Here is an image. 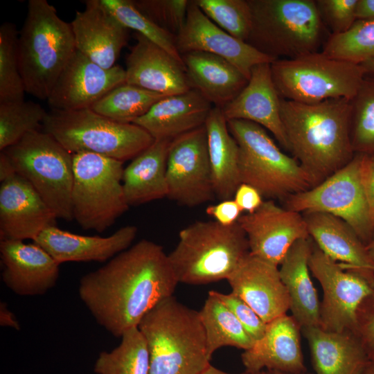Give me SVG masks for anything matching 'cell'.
Instances as JSON below:
<instances>
[{"label":"cell","instance_id":"obj_1","mask_svg":"<svg viewBox=\"0 0 374 374\" xmlns=\"http://www.w3.org/2000/svg\"><path fill=\"white\" fill-rule=\"evenodd\" d=\"M178 283L168 254L161 245L143 239L84 275L78 294L96 321L121 337L172 296Z\"/></svg>","mask_w":374,"mask_h":374},{"label":"cell","instance_id":"obj_2","mask_svg":"<svg viewBox=\"0 0 374 374\" xmlns=\"http://www.w3.org/2000/svg\"><path fill=\"white\" fill-rule=\"evenodd\" d=\"M280 117L289 152L314 186L355 156L350 139V100L339 98L308 104L280 98Z\"/></svg>","mask_w":374,"mask_h":374},{"label":"cell","instance_id":"obj_3","mask_svg":"<svg viewBox=\"0 0 374 374\" xmlns=\"http://www.w3.org/2000/svg\"><path fill=\"white\" fill-rule=\"evenodd\" d=\"M138 328L150 353V374H201L211 364L199 311L168 297L151 309Z\"/></svg>","mask_w":374,"mask_h":374},{"label":"cell","instance_id":"obj_4","mask_svg":"<svg viewBox=\"0 0 374 374\" xmlns=\"http://www.w3.org/2000/svg\"><path fill=\"white\" fill-rule=\"evenodd\" d=\"M17 51L26 92L47 100L76 51L71 23L62 19L46 0H29Z\"/></svg>","mask_w":374,"mask_h":374},{"label":"cell","instance_id":"obj_5","mask_svg":"<svg viewBox=\"0 0 374 374\" xmlns=\"http://www.w3.org/2000/svg\"><path fill=\"white\" fill-rule=\"evenodd\" d=\"M251 28L246 41L274 60L317 52L328 32L314 0H247Z\"/></svg>","mask_w":374,"mask_h":374},{"label":"cell","instance_id":"obj_6","mask_svg":"<svg viewBox=\"0 0 374 374\" xmlns=\"http://www.w3.org/2000/svg\"><path fill=\"white\" fill-rule=\"evenodd\" d=\"M249 253L247 235L238 222L195 221L179 232L168 254L179 283L204 285L228 279Z\"/></svg>","mask_w":374,"mask_h":374},{"label":"cell","instance_id":"obj_7","mask_svg":"<svg viewBox=\"0 0 374 374\" xmlns=\"http://www.w3.org/2000/svg\"><path fill=\"white\" fill-rule=\"evenodd\" d=\"M227 125L239 148L241 183L254 187L266 199L283 202L314 187L298 161L283 152L264 127L245 120L227 121Z\"/></svg>","mask_w":374,"mask_h":374},{"label":"cell","instance_id":"obj_8","mask_svg":"<svg viewBox=\"0 0 374 374\" xmlns=\"http://www.w3.org/2000/svg\"><path fill=\"white\" fill-rule=\"evenodd\" d=\"M42 127L71 154L91 152L123 162L135 158L154 141L141 127L112 121L91 109H51Z\"/></svg>","mask_w":374,"mask_h":374},{"label":"cell","instance_id":"obj_9","mask_svg":"<svg viewBox=\"0 0 374 374\" xmlns=\"http://www.w3.org/2000/svg\"><path fill=\"white\" fill-rule=\"evenodd\" d=\"M270 66L280 97L308 104L339 98L352 100L366 74L360 64L322 51L276 60Z\"/></svg>","mask_w":374,"mask_h":374},{"label":"cell","instance_id":"obj_10","mask_svg":"<svg viewBox=\"0 0 374 374\" xmlns=\"http://www.w3.org/2000/svg\"><path fill=\"white\" fill-rule=\"evenodd\" d=\"M3 152L15 173L35 189L57 218L73 220V154L44 131L26 134Z\"/></svg>","mask_w":374,"mask_h":374},{"label":"cell","instance_id":"obj_11","mask_svg":"<svg viewBox=\"0 0 374 374\" xmlns=\"http://www.w3.org/2000/svg\"><path fill=\"white\" fill-rule=\"evenodd\" d=\"M73 154V220L103 233L130 207L123 187V161L91 152Z\"/></svg>","mask_w":374,"mask_h":374},{"label":"cell","instance_id":"obj_12","mask_svg":"<svg viewBox=\"0 0 374 374\" xmlns=\"http://www.w3.org/2000/svg\"><path fill=\"white\" fill-rule=\"evenodd\" d=\"M363 154L352 160L319 184L291 195L284 207L300 213L323 212L348 223L365 245L374 231V211L368 199L362 175Z\"/></svg>","mask_w":374,"mask_h":374},{"label":"cell","instance_id":"obj_13","mask_svg":"<svg viewBox=\"0 0 374 374\" xmlns=\"http://www.w3.org/2000/svg\"><path fill=\"white\" fill-rule=\"evenodd\" d=\"M309 268L323 290L320 327L327 331L355 333L357 309L374 288L359 274L344 269L314 242Z\"/></svg>","mask_w":374,"mask_h":374},{"label":"cell","instance_id":"obj_14","mask_svg":"<svg viewBox=\"0 0 374 374\" xmlns=\"http://www.w3.org/2000/svg\"><path fill=\"white\" fill-rule=\"evenodd\" d=\"M167 197L194 207L215 198L205 125L172 140L169 148Z\"/></svg>","mask_w":374,"mask_h":374},{"label":"cell","instance_id":"obj_15","mask_svg":"<svg viewBox=\"0 0 374 374\" xmlns=\"http://www.w3.org/2000/svg\"><path fill=\"white\" fill-rule=\"evenodd\" d=\"M238 222L244 231L249 253L278 266L298 240L309 237L302 213L264 200L253 213L241 215Z\"/></svg>","mask_w":374,"mask_h":374},{"label":"cell","instance_id":"obj_16","mask_svg":"<svg viewBox=\"0 0 374 374\" xmlns=\"http://www.w3.org/2000/svg\"><path fill=\"white\" fill-rule=\"evenodd\" d=\"M125 82V70L121 66L105 69L76 50L47 101L53 109H90L109 91Z\"/></svg>","mask_w":374,"mask_h":374},{"label":"cell","instance_id":"obj_17","mask_svg":"<svg viewBox=\"0 0 374 374\" xmlns=\"http://www.w3.org/2000/svg\"><path fill=\"white\" fill-rule=\"evenodd\" d=\"M176 45L181 56L190 51H202L223 57L248 80L254 66L275 61L222 30L206 16L194 1L189 2L185 23L176 36Z\"/></svg>","mask_w":374,"mask_h":374},{"label":"cell","instance_id":"obj_18","mask_svg":"<svg viewBox=\"0 0 374 374\" xmlns=\"http://www.w3.org/2000/svg\"><path fill=\"white\" fill-rule=\"evenodd\" d=\"M57 217L24 177L15 173L1 181V240H32L55 226Z\"/></svg>","mask_w":374,"mask_h":374},{"label":"cell","instance_id":"obj_19","mask_svg":"<svg viewBox=\"0 0 374 374\" xmlns=\"http://www.w3.org/2000/svg\"><path fill=\"white\" fill-rule=\"evenodd\" d=\"M231 292L267 323L287 314L290 302L277 265L249 253L227 279Z\"/></svg>","mask_w":374,"mask_h":374},{"label":"cell","instance_id":"obj_20","mask_svg":"<svg viewBox=\"0 0 374 374\" xmlns=\"http://www.w3.org/2000/svg\"><path fill=\"white\" fill-rule=\"evenodd\" d=\"M1 278L19 296H37L53 288L60 275V264L35 242L1 240Z\"/></svg>","mask_w":374,"mask_h":374},{"label":"cell","instance_id":"obj_21","mask_svg":"<svg viewBox=\"0 0 374 374\" xmlns=\"http://www.w3.org/2000/svg\"><path fill=\"white\" fill-rule=\"evenodd\" d=\"M71 22L76 50L105 69L115 66L127 42L128 29L101 0H87Z\"/></svg>","mask_w":374,"mask_h":374},{"label":"cell","instance_id":"obj_22","mask_svg":"<svg viewBox=\"0 0 374 374\" xmlns=\"http://www.w3.org/2000/svg\"><path fill=\"white\" fill-rule=\"evenodd\" d=\"M135 38L126 57V83L165 96L191 89L183 62L137 33Z\"/></svg>","mask_w":374,"mask_h":374},{"label":"cell","instance_id":"obj_23","mask_svg":"<svg viewBox=\"0 0 374 374\" xmlns=\"http://www.w3.org/2000/svg\"><path fill=\"white\" fill-rule=\"evenodd\" d=\"M270 64L254 66L246 87L222 110L226 121H249L269 130L279 145L289 151L280 117V97L272 79Z\"/></svg>","mask_w":374,"mask_h":374},{"label":"cell","instance_id":"obj_24","mask_svg":"<svg viewBox=\"0 0 374 374\" xmlns=\"http://www.w3.org/2000/svg\"><path fill=\"white\" fill-rule=\"evenodd\" d=\"M301 332L299 324L287 314L268 323L263 337L241 355L246 371L257 373L267 369L287 374L305 373Z\"/></svg>","mask_w":374,"mask_h":374},{"label":"cell","instance_id":"obj_25","mask_svg":"<svg viewBox=\"0 0 374 374\" xmlns=\"http://www.w3.org/2000/svg\"><path fill=\"white\" fill-rule=\"evenodd\" d=\"M309 236L330 258L341 267L364 277L374 288V262L365 244L344 220L323 212L302 213Z\"/></svg>","mask_w":374,"mask_h":374},{"label":"cell","instance_id":"obj_26","mask_svg":"<svg viewBox=\"0 0 374 374\" xmlns=\"http://www.w3.org/2000/svg\"><path fill=\"white\" fill-rule=\"evenodd\" d=\"M138 229L123 226L107 237L82 235L56 226L45 229L33 241L60 265L66 262H105L131 247Z\"/></svg>","mask_w":374,"mask_h":374},{"label":"cell","instance_id":"obj_27","mask_svg":"<svg viewBox=\"0 0 374 374\" xmlns=\"http://www.w3.org/2000/svg\"><path fill=\"white\" fill-rule=\"evenodd\" d=\"M213 107L197 90L168 96L156 103L143 116L133 122L154 140H173L205 125Z\"/></svg>","mask_w":374,"mask_h":374},{"label":"cell","instance_id":"obj_28","mask_svg":"<svg viewBox=\"0 0 374 374\" xmlns=\"http://www.w3.org/2000/svg\"><path fill=\"white\" fill-rule=\"evenodd\" d=\"M313 246L310 236L298 240L280 264V276L290 298V310L301 328L320 326V302L309 268Z\"/></svg>","mask_w":374,"mask_h":374},{"label":"cell","instance_id":"obj_29","mask_svg":"<svg viewBox=\"0 0 374 374\" xmlns=\"http://www.w3.org/2000/svg\"><path fill=\"white\" fill-rule=\"evenodd\" d=\"M301 332L316 374H361L370 360L353 332L327 331L320 326L303 327Z\"/></svg>","mask_w":374,"mask_h":374},{"label":"cell","instance_id":"obj_30","mask_svg":"<svg viewBox=\"0 0 374 374\" xmlns=\"http://www.w3.org/2000/svg\"><path fill=\"white\" fill-rule=\"evenodd\" d=\"M191 89L214 107L222 108L246 87L249 80L233 64L216 55L190 51L181 55Z\"/></svg>","mask_w":374,"mask_h":374},{"label":"cell","instance_id":"obj_31","mask_svg":"<svg viewBox=\"0 0 374 374\" xmlns=\"http://www.w3.org/2000/svg\"><path fill=\"white\" fill-rule=\"evenodd\" d=\"M171 141L154 140L124 168L123 187L130 206L167 197L166 166Z\"/></svg>","mask_w":374,"mask_h":374},{"label":"cell","instance_id":"obj_32","mask_svg":"<svg viewBox=\"0 0 374 374\" xmlns=\"http://www.w3.org/2000/svg\"><path fill=\"white\" fill-rule=\"evenodd\" d=\"M208 152L215 197L233 199L241 184L239 148L221 108L213 107L206 121Z\"/></svg>","mask_w":374,"mask_h":374},{"label":"cell","instance_id":"obj_33","mask_svg":"<svg viewBox=\"0 0 374 374\" xmlns=\"http://www.w3.org/2000/svg\"><path fill=\"white\" fill-rule=\"evenodd\" d=\"M199 312L211 358L223 346L247 350L254 344L233 313L211 291Z\"/></svg>","mask_w":374,"mask_h":374},{"label":"cell","instance_id":"obj_34","mask_svg":"<svg viewBox=\"0 0 374 374\" xmlns=\"http://www.w3.org/2000/svg\"><path fill=\"white\" fill-rule=\"evenodd\" d=\"M121 344L109 352H101L93 371L96 374H150V353L146 341L138 328L128 329Z\"/></svg>","mask_w":374,"mask_h":374},{"label":"cell","instance_id":"obj_35","mask_svg":"<svg viewBox=\"0 0 374 374\" xmlns=\"http://www.w3.org/2000/svg\"><path fill=\"white\" fill-rule=\"evenodd\" d=\"M164 97L161 93L125 82L109 91L90 109L112 121L133 123Z\"/></svg>","mask_w":374,"mask_h":374},{"label":"cell","instance_id":"obj_36","mask_svg":"<svg viewBox=\"0 0 374 374\" xmlns=\"http://www.w3.org/2000/svg\"><path fill=\"white\" fill-rule=\"evenodd\" d=\"M350 103L353 150L355 154L374 155V75L365 74Z\"/></svg>","mask_w":374,"mask_h":374},{"label":"cell","instance_id":"obj_37","mask_svg":"<svg viewBox=\"0 0 374 374\" xmlns=\"http://www.w3.org/2000/svg\"><path fill=\"white\" fill-rule=\"evenodd\" d=\"M47 112L39 105L25 100L0 103V150L39 130Z\"/></svg>","mask_w":374,"mask_h":374},{"label":"cell","instance_id":"obj_38","mask_svg":"<svg viewBox=\"0 0 374 374\" xmlns=\"http://www.w3.org/2000/svg\"><path fill=\"white\" fill-rule=\"evenodd\" d=\"M322 52L357 64L374 58V20H357L346 33L330 35Z\"/></svg>","mask_w":374,"mask_h":374},{"label":"cell","instance_id":"obj_39","mask_svg":"<svg viewBox=\"0 0 374 374\" xmlns=\"http://www.w3.org/2000/svg\"><path fill=\"white\" fill-rule=\"evenodd\" d=\"M15 24L3 23L0 27V103L24 100L26 92L19 70Z\"/></svg>","mask_w":374,"mask_h":374},{"label":"cell","instance_id":"obj_40","mask_svg":"<svg viewBox=\"0 0 374 374\" xmlns=\"http://www.w3.org/2000/svg\"><path fill=\"white\" fill-rule=\"evenodd\" d=\"M111 14L126 28L132 29L183 62L176 36L162 29L134 5L132 0H101Z\"/></svg>","mask_w":374,"mask_h":374},{"label":"cell","instance_id":"obj_41","mask_svg":"<svg viewBox=\"0 0 374 374\" xmlns=\"http://www.w3.org/2000/svg\"><path fill=\"white\" fill-rule=\"evenodd\" d=\"M213 23L233 37L247 41L251 28V12L247 0H195Z\"/></svg>","mask_w":374,"mask_h":374},{"label":"cell","instance_id":"obj_42","mask_svg":"<svg viewBox=\"0 0 374 374\" xmlns=\"http://www.w3.org/2000/svg\"><path fill=\"white\" fill-rule=\"evenodd\" d=\"M135 7L162 29L177 36L186 17L190 1L188 0H136Z\"/></svg>","mask_w":374,"mask_h":374},{"label":"cell","instance_id":"obj_43","mask_svg":"<svg viewBox=\"0 0 374 374\" xmlns=\"http://www.w3.org/2000/svg\"><path fill=\"white\" fill-rule=\"evenodd\" d=\"M319 16L330 35L348 31L357 21L358 0H315Z\"/></svg>","mask_w":374,"mask_h":374},{"label":"cell","instance_id":"obj_44","mask_svg":"<svg viewBox=\"0 0 374 374\" xmlns=\"http://www.w3.org/2000/svg\"><path fill=\"white\" fill-rule=\"evenodd\" d=\"M211 292L233 313L254 343L263 337L267 323L247 303L232 292Z\"/></svg>","mask_w":374,"mask_h":374},{"label":"cell","instance_id":"obj_45","mask_svg":"<svg viewBox=\"0 0 374 374\" xmlns=\"http://www.w3.org/2000/svg\"><path fill=\"white\" fill-rule=\"evenodd\" d=\"M355 333L370 360H374V292L366 296L357 311Z\"/></svg>","mask_w":374,"mask_h":374},{"label":"cell","instance_id":"obj_46","mask_svg":"<svg viewBox=\"0 0 374 374\" xmlns=\"http://www.w3.org/2000/svg\"><path fill=\"white\" fill-rule=\"evenodd\" d=\"M242 211L233 199L220 201L217 204H211L206 207V213L215 221L229 226L238 222L241 216Z\"/></svg>","mask_w":374,"mask_h":374},{"label":"cell","instance_id":"obj_47","mask_svg":"<svg viewBox=\"0 0 374 374\" xmlns=\"http://www.w3.org/2000/svg\"><path fill=\"white\" fill-rule=\"evenodd\" d=\"M233 199L240 208L247 213L256 211L264 202L263 197L254 187L241 183L238 187Z\"/></svg>","mask_w":374,"mask_h":374},{"label":"cell","instance_id":"obj_48","mask_svg":"<svg viewBox=\"0 0 374 374\" xmlns=\"http://www.w3.org/2000/svg\"><path fill=\"white\" fill-rule=\"evenodd\" d=\"M362 175L368 202L374 211V155L363 154Z\"/></svg>","mask_w":374,"mask_h":374},{"label":"cell","instance_id":"obj_49","mask_svg":"<svg viewBox=\"0 0 374 374\" xmlns=\"http://www.w3.org/2000/svg\"><path fill=\"white\" fill-rule=\"evenodd\" d=\"M0 326L9 327L16 330H20V324L15 315L4 302L0 303Z\"/></svg>","mask_w":374,"mask_h":374},{"label":"cell","instance_id":"obj_50","mask_svg":"<svg viewBox=\"0 0 374 374\" xmlns=\"http://www.w3.org/2000/svg\"><path fill=\"white\" fill-rule=\"evenodd\" d=\"M357 20H374V0H358Z\"/></svg>","mask_w":374,"mask_h":374},{"label":"cell","instance_id":"obj_51","mask_svg":"<svg viewBox=\"0 0 374 374\" xmlns=\"http://www.w3.org/2000/svg\"><path fill=\"white\" fill-rule=\"evenodd\" d=\"M15 174L13 166L7 156L0 153V181H2Z\"/></svg>","mask_w":374,"mask_h":374},{"label":"cell","instance_id":"obj_52","mask_svg":"<svg viewBox=\"0 0 374 374\" xmlns=\"http://www.w3.org/2000/svg\"><path fill=\"white\" fill-rule=\"evenodd\" d=\"M257 373H249V372L245 371L244 373H240V374H257ZM201 374H231V373H226L222 370H220L213 366L211 364H210Z\"/></svg>","mask_w":374,"mask_h":374},{"label":"cell","instance_id":"obj_53","mask_svg":"<svg viewBox=\"0 0 374 374\" xmlns=\"http://www.w3.org/2000/svg\"><path fill=\"white\" fill-rule=\"evenodd\" d=\"M360 64L365 73L374 75V58L363 62Z\"/></svg>","mask_w":374,"mask_h":374},{"label":"cell","instance_id":"obj_54","mask_svg":"<svg viewBox=\"0 0 374 374\" xmlns=\"http://www.w3.org/2000/svg\"><path fill=\"white\" fill-rule=\"evenodd\" d=\"M366 247L370 258L374 262V231L371 240L366 244Z\"/></svg>","mask_w":374,"mask_h":374},{"label":"cell","instance_id":"obj_55","mask_svg":"<svg viewBox=\"0 0 374 374\" xmlns=\"http://www.w3.org/2000/svg\"><path fill=\"white\" fill-rule=\"evenodd\" d=\"M361 374H374V360H369Z\"/></svg>","mask_w":374,"mask_h":374},{"label":"cell","instance_id":"obj_56","mask_svg":"<svg viewBox=\"0 0 374 374\" xmlns=\"http://www.w3.org/2000/svg\"><path fill=\"white\" fill-rule=\"evenodd\" d=\"M257 374H287V373H282V372L274 371V370L264 369L258 372Z\"/></svg>","mask_w":374,"mask_h":374},{"label":"cell","instance_id":"obj_57","mask_svg":"<svg viewBox=\"0 0 374 374\" xmlns=\"http://www.w3.org/2000/svg\"><path fill=\"white\" fill-rule=\"evenodd\" d=\"M304 374H311V373H304Z\"/></svg>","mask_w":374,"mask_h":374}]
</instances>
